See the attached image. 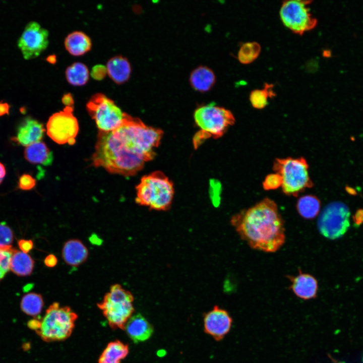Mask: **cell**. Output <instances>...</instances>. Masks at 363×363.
Listing matches in <instances>:
<instances>
[{
    "label": "cell",
    "mask_w": 363,
    "mask_h": 363,
    "mask_svg": "<svg viewBox=\"0 0 363 363\" xmlns=\"http://www.w3.org/2000/svg\"><path fill=\"white\" fill-rule=\"evenodd\" d=\"M230 224L253 249L274 253L285 241L284 221L276 203L268 198L233 215Z\"/></svg>",
    "instance_id": "obj_1"
},
{
    "label": "cell",
    "mask_w": 363,
    "mask_h": 363,
    "mask_svg": "<svg viewBox=\"0 0 363 363\" xmlns=\"http://www.w3.org/2000/svg\"><path fill=\"white\" fill-rule=\"evenodd\" d=\"M92 159L95 166L126 176L136 174L146 162L133 153L113 131H99Z\"/></svg>",
    "instance_id": "obj_2"
},
{
    "label": "cell",
    "mask_w": 363,
    "mask_h": 363,
    "mask_svg": "<svg viewBox=\"0 0 363 363\" xmlns=\"http://www.w3.org/2000/svg\"><path fill=\"white\" fill-rule=\"evenodd\" d=\"M136 189L137 204L150 210L169 209L174 193L173 184L162 171H155L143 176Z\"/></svg>",
    "instance_id": "obj_3"
},
{
    "label": "cell",
    "mask_w": 363,
    "mask_h": 363,
    "mask_svg": "<svg viewBox=\"0 0 363 363\" xmlns=\"http://www.w3.org/2000/svg\"><path fill=\"white\" fill-rule=\"evenodd\" d=\"M195 122L200 130L195 135L194 145L198 147L207 138L222 137L235 123L232 113L228 109L211 103L197 108L194 114Z\"/></svg>",
    "instance_id": "obj_4"
},
{
    "label": "cell",
    "mask_w": 363,
    "mask_h": 363,
    "mask_svg": "<svg viewBox=\"0 0 363 363\" xmlns=\"http://www.w3.org/2000/svg\"><path fill=\"white\" fill-rule=\"evenodd\" d=\"M78 315L68 306L54 302L40 319V327L35 331L45 342L63 341L69 338L75 327Z\"/></svg>",
    "instance_id": "obj_5"
},
{
    "label": "cell",
    "mask_w": 363,
    "mask_h": 363,
    "mask_svg": "<svg viewBox=\"0 0 363 363\" xmlns=\"http://www.w3.org/2000/svg\"><path fill=\"white\" fill-rule=\"evenodd\" d=\"M132 293L118 283L112 285L102 300L97 304L112 329H125L134 311Z\"/></svg>",
    "instance_id": "obj_6"
},
{
    "label": "cell",
    "mask_w": 363,
    "mask_h": 363,
    "mask_svg": "<svg viewBox=\"0 0 363 363\" xmlns=\"http://www.w3.org/2000/svg\"><path fill=\"white\" fill-rule=\"evenodd\" d=\"M281 177V188L286 195L297 197L313 186L309 174V165L304 157L275 159L273 167Z\"/></svg>",
    "instance_id": "obj_7"
},
{
    "label": "cell",
    "mask_w": 363,
    "mask_h": 363,
    "mask_svg": "<svg viewBox=\"0 0 363 363\" xmlns=\"http://www.w3.org/2000/svg\"><path fill=\"white\" fill-rule=\"evenodd\" d=\"M86 108L99 131H112L120 125L123 119L124 112L112 100L101 93L90 98Z\"/></svg>",
    "instance_id": "obj_8"
},
{
    "label": "cell",
    "mask_w": 363,
    "mask_h": 363,
    "mask_svg": "<svg viewBox=\"0 0 363 363\" xmlns=\"http://www.w3.org/2000/svg\"><path fill=\"white\" fill-rule=\"evenodd\" d=\"M350 211L341 202H333L326 205L317 222L320 233L324 237L335 239L341 237L349 227Z\"/></svg>",
    "instance_id": "obj_9"
},
{
    "label": "cell",
    "mask_w": 363,
    "mask_h": 363,
    "mask_svg": "<svg viewBox=\"0 0 363 363\" xmlns=\"http://www.w3.org/2000/svg\"><path fill=\"white\" fill-rule=\"evenodd\" d=\"M312 1L288 0L282 2L279 11L284 25L292 32L302 35L314 29L317 19L312 15L309 5Z\"/></svg>",
    "instance_id": "obj_10"
},
{
    "label": "cell",
    "mask_w": 363,
    "mask_h": 363,
    "mask_svg": "<svg viewBox=\"0 0 363 363\" xmlns=\"http://www.w3.org/2000/svg\"><path fill=\"white\" fill-rule=\"evenodd\" d=\"M73 110V107L66 106L63 111L53 114L47 121V134L58 144L72 145L76 142L79 125Z\"/></svg>",
    "instance_id": "obj_11"
},
{
    "label": "cell",
    "mask_w": 363,
    "mask_h": 363,
    "mask_svg": "<svg viewBox=\"0 0 363 363\" xmlns=\"http://www.w3.org/2000/svg\"><path fill=\"white\" fill-rule=\"evenodd\" d=\"M48 31L38 23L29 22L17 42L23 57L29 60L38 57L48 46Z\"/></svg>",
    "instance_id": "obj_12"
},
{
    "label": "cell",
    "mask_w": 363,
    "mask_h": 363,
    "mask_svg": "<svg viewBox=\"0 0 363 363\" xmlns=\"http://www.w3.org/2000/svg\"><path fill=\"white\" fill-rule=\"evenodd\" d=\"M232 319L225 310L215 306L204 317L205 332L217 341L222 339L229 332Z\"/></svg>",
    "instance_id": "obj_13"
},
{
    "label": "cell",
    "mask_w": 363,
    "mask_h": 363,
    "mask_svg": "<svg viewBox=\"0 0 363 363\" xmlns=\"http://www.w3.org/2000/svg\"><path fill=\"white\" fill-rule=\"evenodd\" d=\"M45 129L42 123L29 116L24 118L19 124L16 136L12 140L18 144L27 146L40 141Z\"/></svg>",
    "instance_id": "obj_14"
},
{
    "label": "cell",
    "mask_w": 363,
    "mask_h": 363,
    "mask_svg": "<svg viewBox=\"0 0 363 363\" xmlns=\"http://www.w3.org/2000/svg\"><path fill=\"white\" fill-rule=\"evenodd\" d=\"M291 282L289 287L293 293L299 298L309 300L316 297L318 283L313 275L302 273L299 270L296 276H287Z\"/></svg>",
    "instance_id": "obj_15"
},
{
    "label": "cell",
    "mask_w": 363,
    "mask_h": 363,
    "mask_svg": "<svg viewBox=\"0 0 363 363\" xmlns=\"http://www.w3.org/2000/svg\"><path fill=\"white\" fill-rule=\"evenodd\" d=\"M88 256L87 248L79 239H68L62 248L63 259L70 266L76 267L82 265L86 261Z\"/></svg>",
    "instance_id": "obj_16"
},
{
    "label": "cell",
    "mask_w": 363,
    "mask_h": 363,
    "mask_svg": "<svg viewBox=\"0 0 363 363\" xmlns=\"http://www.w3.org/2000/svg\"><path fill=\"white\" fill-rule=\"evenodd\" d=\"M124 330L135 343L147 340L153 332L152 325L140 314L131 317L127 322Z\"/></svg>",
    "instance_id": "obj_17"
},
{
    "label": "cell",
    "mask_w": 363,
    "mask_h": 363,
    "mask_svg": "<svg viewBox=\"0 0 363 363\" xmlns=\"http://www.w3.org/2000/svg\"><path fill=\"white\" fill-rule=\"evenodd\" d=\"M106 68L109 77L117 84L127 81L131 74V67L129 60L122 55L110 58L107 62Z\"/></svg>",
    "instance_id": "obj_18"
},
{
    "label": "cell",
    "mask_w": 363,
    "mask_h": 363,
    "mask_svg": "<svg viewBox=\"0 0 363 363\" xmlns=\"http://www.w3.org/2000/svg\"><path fill=\"white\" fill-rule=\"evenodd\" d=\"M24 156L31 163L44 166L51 165L53 159L52 152L41 141L26 146L24 151Z\"/></svg>",
    "instance_id": "obj_19"
},
{
    "label": "cell",
    "mask_w": 363,
    "mask_h": 363,
    "mask_svg": "<svg viewBox=\"0 0 363 363\" xmlns=\"http://www.w3.org/2000/svg\"><path fill=\"white\" fill-rule=\"evenodd\" d=\"M65 46L72 55L78 56L88 52L92 46L90 37L85 33L75 31L69 33L65 39Z\"/></svg>",
    "instance_id": "obj_20"
},
{
    "label": "cell",
    "mask_w": 363,
    "mask_h": 363,
    "mask_svg": "<svg viewBox=\"0 0 363 363\" xmlns=\"http://www.w3.org/2000/svg\"><path fill=\"white\" fill-rule=\"evenodd\" d=\"M216 78L214 72L209 68L200 66L191 73L190 82L193 88L200 92H206L214 85Z\"/></svg>",
    "instance_id": "obj_21"
},
{
    "label": "cell",
    "mask_w": 363,
    "mask_h": 363,
    "mask_svg": "<svg viewBox=\"0 0 363 363\" xmlns=\"http://www.w3.org/2000/svg\"><path fill=\"white\" fill-rule=\"evenodd\" d=\"M34 267V261L28 254L14 249L10 262V270L18 276L30 275Z\"/></svg>",
    "instance_id": "obj_22"
},
{
    "label": "cell",
    "mask_w": 363,
    "mask_h": 363,
    "mask_svg": "<svg viewBox=\"0 0 363 363\" xmlns=\"http://www.w3.org/2000/svg\"><path fill=\"white\" fill-rule=\"evenodd\" d=\"M129 346L118 340L108 343L98 359V363H120L128 354Z\"/></svg>",
    "instance_id": "obj_23"
},
{
    "label": "cell",
    "mask_w": 363,
    "mask_h": 363,
    "mask_svg": "<svg viewBox=\"0 0 363 363\" xmlns=\"http://www.w3.org/2000/svg\"><path fill=\"white\" fill-rule=\"evenodd\" d=\"M298 214L306 219H313L319 214L321 209L320 200L314 195H305L300 197L296 203Z\"/></svg>",
    "instance_id": "obj_24"
},
{
    "label": "cell",
    "mask_w": 363,
    "mask_h": 363,
    "mask_svg": "<svg viewBox=\"0 0 363 363\" xmlns=\"http://www.w3.org/2000/svg\"><path fill=\"white\" fill-rule=\"evenodd\" d=\"M65 76L70 84L80 86L84 85L88 82L89 72L87 67L84 64L75 62L67 67L65 71Z\"/></svg>",
    "instance_id": "obj_25"
},
{
    "label": "cell",
    "mask_w": 363,
    "mask_h": 363,
    "mask_svg": "<svg viewBox=\"0 0 363 363\" xmlns=\"http://www.w3.org/2000/svg\"><path fill=\"white\" fill-rule=\"evenodd\" d=\"M43 306L42 295L33 292L24 295L20 301L21 311L26 315L34 317L40 314Z\"/></svg>",
    "instance_id": "obj_26"
},
{
    "label": "cell",
    "mask_w": 363,
    "mask_h": 363,
    "mask_svg": "<svg viewBox=\"0 0 363 363\" xmlns=\"http://www.w3.org/2000/svg\"><path fill=\"white\" fill-rule=\"evenodd\" d=\"M273 87L272 84L266 83L263 89H255L251 91L250 100L253 107L262 109L267 105L268 98L275 96Z\"/></svg>",
    "instance_id": "obj_27"
},
{
    "label": "cell",
    "mask_w": 363,
    "mask_h": 363,
    "mask_svg": "<svg viewBox=\"0 0 363 363\" xmlns=\"http://www.w3.org/2000/svg\"><path fill=\"white\" fill-rule=\"evenodd\" d=\"M261 50V47L257 42L244 43L240 46L238 51V60L243 64H251L258 57Z\"/></svg>",
    "instance_id": "obj_28"
},
{
    "label": "cell",
    "mask_w": 363,
    "mask_h": 363,
    "mask_svg": "<svg viewBox=\"0 0 363 363\" xmlns=\"http://www.w3.org/2000/svg\"><path fill=\"white\" fill-rule=\"evenodd\" d=\"M14 238L12 228L5 222H0V248L11 247Z\"/></svg>",
    "instance_id": "obj_29"
},
{
    "label": "cell",
    "mask_w": 363,
    "mask_h": 363,
    "mask_svg": "<svg viewBox=\"0 0 363 363\" xmlns=\"http://www.w3.org/2000/svg\"><path fill=\"white\" fill-rule=\"evenodd\" d=\"M221 190V185L219 182L215 179L210 180L209 183L210 197L213 205L215 206H218L220 203V195Z\"/></svg>",
    "instance_id": "obj_30"
},
{
    "label": "cell",
    "mask_w": 363,
    "mask_h": 363,
    "mask_svg": "<svg viewBox=\"0 0 363 363\" xmlns=\"http://www.w3.org/2000/svg\"><path fill=\"white\" fill-rule=\"evenodd\" d=\"M14 248H0V268L7 273L10 270V262Z\"/></svg>",
    "instance_id": "obj_31"
},
{
    "label": "cell",
    "mask_w": 363,
    "mask_h": 363,
    "mask_svg": "<svg viewBox=\"0 0 363 363\" xmlns=\"http://www.w3.org/2000/svg\"><path fill=\"white\" fill-rule=\"evenodd\" d=\"M262 184L265 190H275L281 187L282 179L278 173H271L265 177Z\"/></svg>",
    "instance_id": "obj_32"
},
{
    "label": "cell",
    "mask_w": 363,
    "mask_h": 363,
    "mask_svg": "<svg viewBox=\"0 0 363 363\" xmlns=\"http://www.w3.org/2000/svg\"><path fill=\"white\" fill-rule=\"evenodd\" d=\"M36 184V179L30 174L24 173L18 179V188L23 191H29L34 188Z\"/></svg>",
    "instance_id": "obj_33"
},
{
    "label": "cell",
    "mask_w": 363,
    "mask_h": 363,
    "mask_svg": "<svg viewBox=\"0 0 363 363\" xmlns=\"http://www.w3.org/2000/svg\"><path fill=\"white\" fill-rule=\"evenodd\" d=\"M106 74L107 70L106 66L100 64L94 66L91 71V77L97 81L102 80Z\"/></svg>",
    "instance_id": "obj_34"
},
{
    "label": "cell",
    "mask_w": 363,
    "mask_h": 363,
    "mask_svg": "<svg viewBox=\"0 0 363 363\" xmlns=\"http://www.w3.org/2000/svg\"><path fill=\"white\" fill-rule=\"evenodd\" d=\"M18 246L20 250L28 254L34 248V243L31 239H20L17 241Z\"/></svg>",
    "instance_id": "obj_35"
},
{
    "label": "cell",
    "mask_w": 363,
    "mask_h": 363,
    "mask_svg": "<svg viewBox=\"0 0 363 363\" xmlns=\"http://www.w3.org/2000/svg\"><path fill=\"white\" fill-rule=\"evenodd\" d=\"M44 263L46 267L53 268L57 264V258L53 254H49L45 258Z\"/></svg>",
    "instance_id": "obj_36"
},
{
    "label": "cell",
    "mask_w": 363,
    "mask_h": 363,
    "mask_svg": "<svg viewBox=\"0 0 363 363\" xmlns=\"http://www.w3.org/2000/svg\"><path fill=\"white\" fill-rule=\"evenodd\" d=\"M353 221L356 225L363 223V209L357 210L352 217Z\"/></svg>",
    "instance_id": "obj_37"
},
{
    "label": "cell",
    "mask_w": 363,
    "mask_h": 363,
    "mask_svg": "<svg viewBox=\"0 0 363 363\" xmlns=\"http://www.w3.org/2000/svg\"><path fill=\"white\" fill-rule=\"evenodd\" d=\"M11 105L7 102L3 100L0 101V117L5 115H9Z\"/></svg>",
    "instance_id": "obj_38"
},
{
    "label": "cell",
    "mask_w": 363,
    "mask_h": 363,
    "mask_svg": "<svg viewBox=\"0 0 363 363\" xmlns=\"http://www.w3.org/2000/svg\"><path fill=\"white\" fill-rule=\"evenodd\" d=\"M27 326L30 329L36 331L40 327V319L34 318L27 322Z\"/></svg>",
    "instance_id": "obj_39"
},
{
    "label": "cell",
    "mask_w": 363,
    "mask_h": 363,
    "mask_svg": "<svg viewBox=\"0 0 363 363\" xmlns=\"http://www.w3.org/2000/svg\"><path fill=\"white\" fill-rule=\"evenodd\" d=\"M62 102L66 106L73 107L74 105V99L70 93H67L63 95L62 98Z\"/></svg>",
    "instance_id": "obj_40"
},
{
    "label": "cell",
    "mask_w": 363,
    "mask_h": 363,
    "mask_svg": "<svg viewBox=\"0 0 363 363\" xmlns=\"http://www.w3.org/2000/svg\"><path fill=\"white\" fill-rule=\"evenodd\" d=\"M6 174V169L5 165L0 162V185L3 182Z\"/></svg>",
    "instance_id": "obj_41"
},
{
    "label": "cell",
    "mask_w": 363,
    "mask_h": 363,
    "mask_svg": "<svg viewBox=\"0 0 363 363\" xmlns=\"http://www.w3.org/2000/svg\"><path fill=\"white\" fill-rule=\"evenodd\" d=\"M6 274L7 273L0 268V281L4 278Z\"/></svg>",
    "instance_id": "obj_42"
},
{
    "label": "cell",
    "mask_w": 363,
    "mask_h": 363,
    "mask_svg": "<svg viewBox=\"0 0 363 363\" xmlns=\"http://www.w3.org/2000/svg\"><path fill=\"white\" fill-rule=\"evenodd\" d=\"M337 363H343V362H337Z\"/></svg>",
    "instance_id": "obj_43"
}]
</instances>
